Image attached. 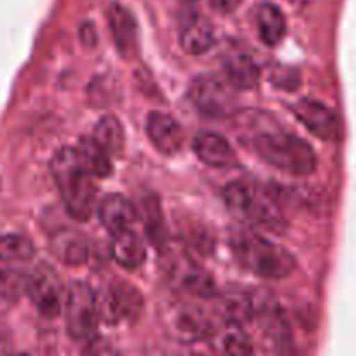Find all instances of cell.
<instances>
[{
    "instance_id": "6da1fadb",
    "label": "cell",
    "mask_w": 356,
    "mask_h": 356,
    "mask_svg": "<svg viewBox=\"0 0 356 356\" xmlns=\"http://www.w3.org/2000/svg\"><path fill=\"white\" fill-rule=\"evenodd\" d=\"M51 172L56 181L66 212L76 221L86 222L96 204L94 176L86 169L75 148H61L51 160Z\"/></svg>"
},
{
    "instance_id": "7a4b0ae2",
    "label": "cell",
    "mask_w": 356,
    "mask_h": 356,
    "mask_svg": "<svg viewBox=\"0 0 356 356\" xmlns=\"http://www.w3.org/2000/svg\"><path fill=\"white\" fill-rule=\"evenodd\" d=\"M235 259L261 278L282 280L296 270V259L289 250L250 229L235 232L229 238Z\"/></svg>"
},
{
    "instance_id": "3957f363",
    "label": "cell",
    "mask_w": 356,
    "mask_h": 356,
    "mask_svg": "<svg viewBox=\"0 0 356 356\" xmlns=\"http://www.w3.org/2000/svg\"><path fill=\"white\" fill-rule=\"evenodd\" d=\"M257 156L292 176H309L316 169V155L309 143L287 132H261L252 141Z\"/></svg>"
},
{
    "instance_id": "277c9868",
    "label": "cell",
    "mask_w": 356,
    "mask_h": 356,
    "mask_svg": "<svg viewBox=\"0 0 356 356\" xmlns=\"http://www.w3.org/2000/svg\"><path fill=\"white\" fill-rule=\"evenodd\" d=\"M225 200L233 212L270 232H284L287 226L275 198L259 188L235 181L225 188Z\"/></svg>"
},
{
    "instance_id": "5b68a950",
    "label": "cell",
    "mask_w": 356,
    "mask_h": 356,
    "mask_svg": "<svg viewBox=\"0 0 356 356\" xmlns=\"http://www.w3.org/2000/svg\"><path fill=\"white\" fill-rule=\"evenodd\" d=\"M66 332L73 341H90L99 322L97 298L90 285L83 282H73L65 298Z\"/></svg>"
},
{
    "instance_id": "8992f818",
    "label": "cell",
    "mask_w": 356,
    "mask_h": 356,
    "mask_svg": "<svg viewBox=\"0 0 356 356\" xmlns=\"http://www.w3.org/2000/svg\"><path fill=\"white\" fill-rule=\"evenodd\" d=\"M252 296L254 316L259 329L264 332L268 343L273 346L278 355L289 356L292 351V334L277 299L270 292H256Z\"/></svg>"
},
{
    "instance_id": "52a82bcc",
    "label": "cell",
    "mask_w": 356,
    "mask_h": 356,
    "mask_svg": "<svg viewBox=\"0 0 356 356\" xmlns=\"http://www.w3.org/2000/svg\"><path fill=\"white\" fill-rule=\"evenodd\" d=\"M228 82L216 75H198L190 86V101L205 117H226L235 108V92Z\"/></svg>"
},
{
    "instance_id": "ba28073f",
    "label": "cell",
    "mask_w": 356,
    "mask_h": 356,
    "mask_svg": "<svg viewBox=\"0 0 356 356\" xmlns=\"http://www.w3.org/2000/svg\"><path fill=\"white\" fill-rule=\"evenodd\" d=\"M26 296L45 318H56L65 306L66 291L58 273L49 266H40L28 278Z\"/></svg>"
},
{
    "instance_id": "9c48e42d",
    "label": "cell",
    "mask_w": 356,
    "mask_h": 356,
    "mask_svg": "<svg viewBox=\"0 0 356 356\" xmlns=\"http://www.w3.org/2000/svg\"><path fill=\"white\" fill-rule=\"evenodd\" d=\"M169 263L170 278L177 284V287L183 289L184 292H190L191 296L200 299H216L218 298V287L214 280L209 277L204 268L198 266L193 259L183 252H172L167 257Z\"/></svg>"
},
{
    "instance_id": "30bf717a",
    "label": "cell",
    "mask_w": 356,
    "mask_h": 356,
    "mask_svg": "<svg viewBox=\"0 0 356 356\" xmlns=\"http://www.w3.org/2000/svg\"><path fill=\"white\" fill-rule=\"evenodd\" d=\"M169 332L181 343H197L209 339L216 323L193 305H176L165 315Z\"/></svg>"
},
{
    "instance_id": "8fae6325",
    "label": "cell",
    "mask_w": 356,
    "mask_h": 356,
    "mask_svg": "<svg viewBox=\"0 0 356 356\" xmlns=\"http://www.w3.org/2000/svg\"><path fill=\"white\" fill-rule=\"evenodd\" d=\"M97 309L99 318L108 320L110 323L136 320L143 312V296L129 282H117L104 294L103 301H97Z\"/></svg>"
},
{
    "instance_id": "7c38bea8",
    "label": "cell",
    "mask_w": 356,
    "mask_h": 356,
    "mask_svg": "<svg viewBox=\"0 0 356 356\" xmlns=\"http://www.w3.org/2000/svg\"><path fill=\"white\" fill-rule=\"evenodd\" d=\"M291 110L296 115V118L318 139H323V141H336V139H339V118L323 103L302 97L298 103L292 104Z\"/></svg>"
},
{
    "instance_id": "4fadbf2b",
    "label": "cell",
    "mask_w": 356,
    "mask_h": 356,
    "mask_svg": "<svg viewBox=\"0 0 356 356\" xmlns=\"http://www.w3.org/2000/svg\"><path fill=\"white\" fill-rule=\"evenodd\" d=\"M146 132L152 145L163 155H176L184 145V131L181 124L163 111H152L146 117Z\"/></svg>"
},
{
    "instance_id": "5bb4252c",
    "label": "cell",
    "mask_w": 356,
    "mask_h": 356,
    "mask_svg": "<svg viewBox=\"0 0 356 356\" xmlns=\"http://www.w3.org/2000/svg\"><path fill=\"white\" fill-rule=\"evenodd\" d=\"M97 216L104 229H108L111 235H118L127 229H134V222L138 221V209L129 198L113 193L103 198Z\"/></svg>"
},
{
    "instance_id": "9a60e30c",
    "label": "cell",
    "mask_w": 356,
    "mask_h": 356,
    "mask_svg": "<svg viewBox=\"0 0 356 356\" xmlns=\"http://www.w3.org/2000/svg\"><path fill=\"white\" fill-rule=\"evenodd\" d=\"M211 348L221 356H252L254 343L242 325L221 322L209 336Z\"/></svg>"
},
{
    "instance_id": "2e32d148",
    "label": "cell",
    "mask_w": 356,
    "mask_h": 356,
    "mask_svg": "<svg viewBox=\"0 0 356 356\" xmlns=\"http://www.w3.org/2000/svg\"><path fill=\"white\" fill-rule=\"evenodd\" d=\"M195 155L205 165L226 169L236 162V153L228 139L216 132H198L193 139Z\"/></svg>"
},
{
    "instance_id": "e0dca14e",
    "label": "cell",
    "mask_w": 356,
    "mask_h": 356,
    "mask_svg": "<svg viewBox=\"0 0 356 356\" xmlns=\"http://www.w3.org/2000/svg\"><path fill=\"white\" fill-rule=\"evenodd\" d=\"M108 23L118 52L124 58H132L138 51V24L131 10L122 3L113 2L108 9Z\"/></svg>"
},
{
    "instance_id": "ac0fdd59",
    "label": "cell",
    "mask_w": 356,
    "mask_h": 356,
    "mask_svg": "<svg viewBox=\"0 0 356 356\" xmlns=\"http://www.w3.org/2000/svg\"><path fill=\"white\" fill-rule=\"evenodd\" d=\"M51 252L66 266H82L89 259V242L83 233L61 229L52 235Z\"/></svg>"
},
{
    "instance_id": "d6986e66",
    "label": "cell",
    "mask_w": 356,
    "mask_h": 356,
    "mask_svg": "<svg viewBox=\"0 0 356 356\" xmlns=\"http://www.w3.org/2000/svg\"><path fill=\"white\" fill-rule=\"evenodd\" d=\"M179 42L186 54L200 56L211 51L216 42L214 28H212L211 21L198 16V14L190 16L181 28Z\"/></svg>"
},
{
    "instance_id": "ffe728a7",
    "label": "cell",
    "mask_w": 356,
    "mask_h": 356,
    "mask_svg": "<svg viewBox=\"0 0 356 356\" xmlns=\"http://www.w3.org/2000/svg\"><path fill=\"white\" fill-rule=\"evenodd\" d=\"M111 256L117 261L118 266L125 270H136L146 259V245L141 236L134 229H127L118 235H113L111 240Z\"/></svg>"
},
{
    "instance_id": "44dd1931",
    "label": "cell",
    "mask_w": 356,
    "mask_h": 356,
    "mask_svg": "<svg viewBox=\"0 0 356 356\" xmlns=\"http://www.w3.org/2000/svg\"><path fill=\"white\" fill-rule=\"evenodd\" d=\"M256 26L261 40L270 47L280 44L287 33V19L278 6L264 2L256 10Z\"/></svg>"
},
{
    "instance_id": "7402d4cb",
    "label": "cell",
    "mask_w": 356,
    "mask_h": 356,
    "mask_svg": "<svg viewBox=\"0 0 356 356\" xmlns=\"http://www.w3.org/2000/svg\"><path fill=\"white\" fill-rule=\"evenodd\" d=\"M226 82L236 90H250L261 80L259 66L247 54H233L225 61Z\"/></svg>"
},
{
    "instance_id": "603a6c76",
    "label": "cell",
    "mask_w": 356,
    "mask_h": 356,
    "mask_svg": "<svg viewBox=\"0 0 356 356\" xmlns=\"http://www.w3.org/2000/svg\"><path fill=\"white\" fill-rule=\"evenodd\" d=\"M141 219L146 236L159 250L167 249V228L159 198L153 193L146 195L141 202Z\"/></svg>"
},
{
    "instance_id": "cb8c5ba5",
    "label": "cell",
    "mask_w": 356,
    "mask_h": 356,
    "mask_svg": "<svg viewBox=\"0 0 356 356\" xmlns=\"http://www.w3.org/2000/svg\"><path fill=\"white\" fill-rule=\"evenodd\" d=\"M94 141L113 159L120 156L125 149V132L124 125L120 124L115 115H104L99 118L94 129Z\"/></svg>"
},
{
    "instance_id": "d4e9b609",
    "label": "cell",
    "mask_w": 356,
    "mask_h": 356,
    "mask_svg": "<svg viewBox=\"0 0 356 356\" xmlns=\"http://www.w3.org/2000/svg\"><path fill=\"white\" fill-rule=\"evenodd\" d=\"M219 301L221 308L222 322L238 323L243 327V323L250 322L254 316L252 308V296L242 291H228L222 296L218 294L216 298Z\"/></svg>"
},
{
    "instance_id": "484cf974",
    "label": "cell",
    "mask_w": 356,
    "mask_h": 356,
    "mask_svg": "<svg viewBox=\"0 0 356 356\" xmlns=\"http://www.w3.org/2000/svg\"><path fill=\"white\" fill-rule=\"evenodd\" d=\"M76 153L80 160L86 165V169L92 174L94 177H108L113 172L111 165V156L94 141V138H80L76 145Z\"/></svg>"
},
{
    "instance_id": "4316f807",
    "label": "cell",
    "mask_w": 356,
    "mask_h": 356,
    "mask_svg": "<svg viewBox=\"0 0 356 356\" xmlns=\"http://www.w3.org/2000/svg\"><path fill=\"white\" fill-rule=\"evenodd\" d=\"M35 245L26 235L6 233L0 235V263H26L33 259Z\"/></svg>"
},
{
    "instance_id": "83f0119b",
    "label": "cell",
    "mask_w": 356,
    "mask_h": 356,
    "mask_svg": "<svg viewBox=\"0 0 356 356\" xmlns=\"http://www.w3.org/2000/svg\"><path fill=\"white\" fill-rule=\"evenodd\" d=\"M28 275L19 270H0V299L14 302L26 294L28 289Z\"/></svg>"
},
{
    "instance_id": "f1b7e54d",
    "label": "cell",
    "mask_w": 356,
    "mask_h": 356,
    "mask_svg": "<svg viewBox=\"0 0 356 356\" xmlns=\"http://www.w3.org/2000/svg\"><path fill=\"white\" fill-rule=\"evenodd\" d=\"M83 356H118V353L115 348H111L104 341H94V343L89 344Z\"/></svg>"
},
{
    "instance_id": "f546056e",
    "label": "cell",
    "mask_w": 356,
    "mask_h": 356,
    "mask_svg": "<svg viewBox=\"0 0 356 356\" xmlns=\"http://www.w3.org/2000/svg\"><path fill=\"white\" fill-rule=\"evenodd\" d=\"M240 2H242V0H209L212 9L218 10V13L221 14L233 13V10L240 6Z\"/></svg>"
},
{
    "instance_id": "4dcf8cb0",
    "label": "cell",
    "mask_w": 356,
    "mask_h": 356,
    "mask_svg": "<svg viewBox=\"0 0 356 356\" xmlns=\"http://www.w3.org/2000/svg\"><path fill=\"white\" fill-rule=\"evenodd\" d=\"M0 356H9V346H7V339L0 334Z\"/></svg>"
},
{
    "instance_id": "1f68e13d",
    "label": "cell",
    "mask_w": 356,
    "mask_h": 356,
    "mask_svg": "<svg viewBox=\"0 0 356 356\" xmlns=\"http://www.w3.org/2000/svg\"><path fill=\"white\" fill-rule=\"evenodd\" d=\"M181 356H205V355H200V353H186V355H181Z\"/></svg>"
},
{
    "instance_id": "d6a6232c",
    "label": "cell",
    "mask_w": 356,
    "mask_h": 356,
    "mask_svg": "<svg viewBox=\"0 0 356 356\" xmlns=\"http://www.w3.org/2000/svg\"><path fill=\"white\" fill-rule=\"evenodd\" d=\"M9 356H30V355H26V353H14V355H9Z\"/></svg>"
}]
</instances>
